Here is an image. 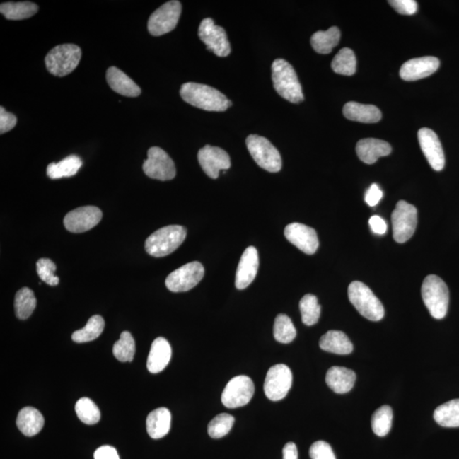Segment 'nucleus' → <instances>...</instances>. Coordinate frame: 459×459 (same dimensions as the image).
<instances>
[{
    "label": "nucleus",
    "instance_id": "obj_1",
    "mask_svg": "<svg viewBox=\"0 0 459 459\" xmlns=\"http://www.w3.org/2000/svg\"><path fill=\"white\" fill-rule=\"evenodd\" d=\"M180 94L185 102L193 107L209 112H224L231 106V100L213 87L197 83H186Z\"/></svg>",
    "mask_w": 459,
    "mask_h": 459
},
{
    "label": "nucleus",
    "instance_id": "obj_2",
    "mask_svg": "<svg viewBox=\"0 0 459 459\" xmlns=\"http://www.w3.org/2000/svg\"><path fill=\"white\" fill-rule=\"evenodd\" d=\"M274 88L281 98L292 103L304 100L302 87L296 70L284 59H277L272 66Z\"/></svg>",
    "mask_w": 459,
    "mask_h": 459
},
{
    "label": "nucleus",
    "instance_id": "obj_3",
    "mask_svg": "<svg viewBox=\"0 0 459 459\" xmlns=\"http://www.w3.org/2000/svg\"><path fill=\"white\" fill-rule=\"evenodd\" d=\"M187 234V229L184 226L174 225L163 227L146 240V251L157 258L170 255L183 243Z\"/></svg>",
    "mask_w": 459,
    "mask_h": 459
},
{
    "label": "nucleus",
    "instance_id": "obj_4",
    "mask_svg": "<svg viewBox=\"0 0 459 459\" xmlns=\"http://www.w3.org/2000/svg\"><path fill=\"white\" fill-rule=\"evenodd\" d=\"M349 300L362 317L370 321H380L385 308L371 289L361 281H353L348 288Z\"/></svg>",
    "mask_w": 459,
    "mask_h": 459
},
{
    "label": "nucleus",
    "instance_id": "obj_5",
    "mask_svg": "<svg viewBox=\"0 0 459 459\" xmlns=\"http://www.w3.org/2000/svg\"><path fill=\"white\" fill-rule=\"evenodd\" d=\"M421 293L424 305L432 317L443 319L449 305V290L445 281L438 276L429 275L425 277Z\"/></svg>",
    "mask_w": 459,
    "mask_h": 459
},
{
    "label": "nucleus",
    "instance_id": "obj_6",
    "mask_svg": "<svg viewBox=\"0 0 459 459\" xmlns=\"http://www.w3.org/2000/svg\"><path fill=\"white\" fill-rule=\"evenodd\" d=\"M82 57L78 45L66 44L56 46L45 57V65L50 74L64 77L74 71Z\"/></svg>",
    "mask_w": 459,
    "mask_h": 459
},
{
    "label": "nucleus",
    "instance_id": "obj_7",
    "mask_svg": "<svg viewBox=\"0 0 459 459\" xmlns=\"http://www.w3.org/2000/svg\"><path fill=\"white\" fill-rule=\"evenodd\" d=\"M246 144L252 158L260 168L271 173L281 170V158L279 151L267 139L251 134L247 138Z\"/></svg>",
    "mask_w": 459,
    "mask_h": 459
},
{
    "label": "nucleus",
    "instance_id": "obj_8",
    "mask_svg": "<svg viewBox=\"0 0 459 459\" xmlns=\"http://www.w3.org/2000/svg\"><path fill=\"white\" fill-rule=\"evenodd\" d=\"M393 238L395 242L404 243L414 235L418 223V211L414 205L399 201L391 216Z\"/></svg>",
    "mask_w": 459,
    "mask_h": 459
},
{
    "label": "nucleus",
    "instance_id": "obj_9",
    "mask_svg": "<svg viewBox=\"0 0 459 459\" xmlns=\"http://www.w3.org/2000/svg\"><path fill=\"white\" fill-rule=\"evenodd\" d=\"M204 276V267L197 261L175 269L167 277L165 285L174 293L187 292L195 288Z\"/></svg>",
    "mask_w": 459,
    "mask_h": 459
},
{
    "label": "nucleus",
    "instance_id": "obj_10",
    "mask_svg": "<svg viewBox=\"0 0 459 459\" xmlns=\"http://www.w3.org/2000/svg\"><path fill=\"white\" fill-rule=\"evenodd\" d=\"M181 8L180 1L172 0L155 11L147 24L151 35L158 37L174 30L179 22Z\"/></svg>",
    "mask_w": 459,
    "mask_h": 459
},
{
    "label": "nucleus",
    "instance_id": "obj_11",
    "mask_svg": "<svg viewBox=\"0 0 459 459\" xmlns=\"http://www.w3.org/2000/svg\"><path fill=\"white\" fill-rule=\"evenodd\" d=\"M293 374L288 366L277 364L268 370L265 377L264 390L269 400L281 401L291 389Z\"/></svg>",
    "mask_w": 459,
    "mask_h": 459
},
{
    "label": "nucleus",
    "instance_id": "obj_12",
    "mask_svg": "<svg viewBox=\"0 0 459 459\" xmlns=\"http://www.w3.org/2000/svg\"><path fill=\"white\" fill-rule=\"evenodd\" d=\"M255 394V385L250 377L239 376L231 378L221 395L223 405L228 408L246 406Z\"/></svg>",
    "mask_w": 459,
    "mask_h": 459
},
{
    "label": "nucleus",
    "instance_id": "obj_13",
    "mask_svg": "<svg viewBox=\"0 0 459 459\" xmlns=\"http://www.w3.org/2000/svg\"><path fill=\"white\" fill-rule=\"evenodd\" d=\"M149 158L143 163V171L151 179L165 181L175 178L176 170L174 161L165 151L158 146L151 147Z\"/></svg>",
    "mask_w": 459,
    "mask_h": 459
},
{
    "label": "nucleus",
    "instance_id": "obj_14",
    "mask_svg": "<svg viewBox=\"0 0 459 459\" xmlns=\"http://www.w3.org/2000/svg\"><path fill=\"white\" fill-rule=\"evenodd\" d=\"M200 40L207 46L209 52H213L219 57H228L231 46L225 29L216 26L213 19L202 21L199 29Z\"/></svg>",
    "mask_w": 459,
    "mask_h": 459
},
{
    "label": "nucleus",
    "instance_id": "obj_15",
    "mask_svg": "<svg viewBox=\"0 0 459 459\" xmlns=\"http://www.w3.org/2000/svg\"><path fill=\"white\" fill-rule=\"evenodd\" d=\"M102 219V210L95 206H86L67 214L64 218V226L71 233H81L94 228Z\"/></svg>",
    "mask_w": 459,
    "mask_h": 459
},
{
    "label": "nucleus",
    "instance_id": "obj_16",
    "mask_svg": "<svg viewBox=\"0 0 459 459\" xmlns=\"http://www.w3.org/2000/svg\"><path fill=\"white\" fill-rule=\"evenodd\" d=\"M197 158L205 174L212 179L218 178L220 170H229L231 167L228 153L220 147L205 146L199 150Z\"/></svg>",
    "mask_w": 459,
    "mask_h": 459
},
{
    "label": "nucleus",
    "instance_id": "obj_17",
    "mask_svg": "<svg viewBox=\"0 0 459 459\" xmlns=\"http://www.w3.org/2000/svg\"><path fill=\"white\" fill-rule=\"evenodd\" d=\"M285 238L306 255H314L319 247L317 231L301 223H292L284 230Z\"/></svg>",
    "mask_w": 459,
    "mask_h": 459
},
{
    "label": "nucleus",
    "instance_id": "obj_18",
    "mask_svg": "<svg viewBox=\"0 0 459 459\" xmlns=\"http://www.w3.org/2000/svg\"><path fill=\"white\" fill-rule=\"evenodd\" d=\"M418 138L421 150L423 151L429 165L436 171L443 170L445 155L437 134L431 129L423 128L419 130Z\"/></svg>",
    "mask_w": 459,
    "mask_h": 459
},
{
    "label": "nucleus",
    "instance_id": "obj_19",
    "mask_svg": "<svg viewBox=\"0 0 459 459\" xmlns=\"http://www.w3.org/2000/svg\"><path fill=\"white\" fill-rule=\"evenodd\" d=\"M439 66L440 61L436 57L414 58L404 63L400 70V76L405 81H416L435 74Z\"/></svg>",
    "mask_w": 459,
    "mask_h": 459
},
{
    "label": "nucleus",
    "instance_id": "obj_20",
    "mask_svg": "<svg viewBox=\"0 0 459 459\" xmlns=\"http://www.w3.org/2000/svg\"><path fill=\"white\" fill-rule=\"evenodd\" d=\"M258 268V251L252 246L247 248L239 261L237 273H236V288L239 290L248 288L255 280Z\"/></svg>",
    "mask_w": 459,
    "mask_h": 459
},
{
    "label": "nucleus",
    "instance_id": "obj_21",
    "mask_svg": "<svg viewBox=\"0 0 459 459\" xmlns=\"http://www.w3.org/2000/svg\"><path fill=\"white\" fill-rule=\"evenodd\" d=\"M356 153L362 162L373 164L381 157L388 156L393 151V147L388 142L378 139H362L356 145Z\"/></svg>",
    "mask_w": 459,
    "mask_h": 459
},
{
    "label": "nucleus",
    "instance_id": "obj_22",
    "mask_svg": "<svg viewBox=\"0 0 459 459\" xmlns=\"http://www.w3.org/2000/svg\"><path fill=\"white\" fill-rule=\"evenodd\" d=\"M172 349L170 343L163 337L156 339L151 344L149 358H147V369L151 373L162 372L170 364Z\"/></svg>",
    "mask_w": 459,
    "mask_h": 459
},
{
    "label": "nucleus",
    "instance_id": "obj_23",
    "mask_svg": "<svg viewBox=\"0 0 459 459\" xmlns=\"http://www.w3.org/2000/svg\"><path fill=\"white\" fill-rule=\"evenodd\" d=\"M107 81L112 90L117 94L127 98H137L141 94V88L116 66L109 67L107 71Z\"/></svg>",
    "mask_w": 459,
    "mask_h": 459
},
{
    "label": "nucleus",
    "instance_id": "obj_24",
    "mask_svg": "<svg viewBox=\"0 0 459 459\" xmlns=\"http://www.w3.org/2000/svg\"><path fill=\"white\" fill-rule=\"evenodd\" d=\"M356 380L355 372L344 366H332L326 376L327 385L337 394H345L351 391Z\"/></svg>",
    "mask_w": 459,
    "mask_h": 459
},
{
    "label": "nucleus",
    "instance_id": "obj_25",
    "mask_svg": "<svg viewBox=\"0 0 459 459\" xmlns=\"http://www.w3.org/2000/svg\"><path fill=\"white\" fill-rule=\"evenodd\" d=\"M343 113L347 120L364 124L378 123L382 117L380 109L373 105H365L355 102L345 104Z\"/></svg>",
    "mask_w": 459,
    "mask_h": 459
},
{
    "label": "nucleus",
    "instance_id": "obj_26",
    "mask_svg": "<svg viewBox=\"0 0 459 459\" xmlns=\"http://www.w3.org/2000/svg\"><path fill=\"white\" fill-rule=\"evenodd\" d=\"M45 419L41 412L35 407H27L19 412L16 425L20 431L26 436H35L43 429Z\"/></svg>",
    "mask_w": 459,
    "mask_h": 459
},
{
    "label": "nucleus",
    "instance_id": "obj_27",
    "mask_svg": "<svg viewBox=\"0 0 459 459\" xmlns=\"http://www.w3.org/2000/svg\"><path fill=\"white\" fill-rule=\"evenodd\" d=\"M171 414L166 407H159L150 412L146 419V429L153 439L158 440L170 432Z\"/></svg>",
    "mask_w": 459,
    "mask_h": 459
},
{
    "label": "nucleus",
    "instance_id": "obj_28",
    "mask_svg": "<svg viewBox=\"0 0 459 459\" xmlns=\"http://www.w3.org/2000/svg\"><path fill=\"white\" fill-rule=\"evenodd\" d=\"M320 348L323 351L337 354V355H348L353 351V344L344 332L330 330L322 336L319 342Z\"/></svg>",
    "mask_w": 459,
    "mask_h": 459
},
{
    "label": "nucleus",
    "instance_id": "obj_29",
    "mask_svg": "<svg viewBox=\"0 0 459 459\" xmlns=\"http://www.w3.org/2000/svg\"><path fill=\"white\" fill-rule=\"evenodd\" d=\"M82 164V160L78 156L70 155L61 162L49 164L46 172L50 179H62L77 174Z\"/></svg>",
    "mask_w": 459,
    "mask_h": 459
},
{
    "label": "nucleus",
    "instance_id": "obj_30",
    "mask_svg": "<svg viewBox=\"0 0 459 459\" xmlns=\"http://www.w3.org/2000/svg\"><path fill=\"white\" fill-rule=\"evenodd\" d=\"M39 7L35 3L25 2H6L0 6V12L8 20H23L30 18L35 16Z\"/></svg>",
    "mask_w": 459,
    "mask_h": 459
},
{
    "label": "nucleus",
    "instance_id": "obj_31",
    "mask_svg": "<svg viewBox=\"0 0 459 459\" xmlns=\"http://www.w3.org/2000/svg\"><path fill=\"white\" fill-rule=\"evenodd\" d=\"M340 40V31L337 27H332L327 31L315 33L310 39L313 48L319 54H330Z\"/></svg>",
    "mask_w": 459,
    "mask_h": 459
},
{
    "label": "nucleus",
    "instance_id": "obj_32",
    "mask_svg": "<svg viewBox=\"0 0 459 459\" xmlns=\"http://www.w3.org/2000/svg\"><path fill=\"white\" fill-rule=\"evenodd\" d=\"M434 419L442 427H459V399L452 400L438 407L434 412Z\"/></svg>",
    "mask_w": 459,
    "mask_h": 459
},
{
    "label": "nucleus",
    "instance_id": "obj_33",
    "mask_svg": "<svg viewBox=\"0 0 459 459\" xmlns=\"http://www.w3.org/2000/svg\"><path fill=\"white\" fill-rule=\"evenodd\" d=\"M105 327L104 319L99 315H93L82 330L75 331L71 339L76 343L91 342L103 334Z\"/></svg>",
    "mask_w": 459,
    "mask_h": 459
},
{
    "label": "nucleus",
    "instance_id": "obj_34",
    "mask_svg": "<svg viewBox=\"0 0 459 459\" xmlns=\"http://www.w3.org/2000/svg\"><path fill=\"white\" fill-rule=\"evenodd\" d=\"M37 306V300L33 290L23 288L15 297L16 315L21 320H26L33 314Z\"/></svg>",
    "mask_w": 459,
    "mask_h": 459
},
{
    "label": "nucleus",
    "instance_id": "obj_35",
    "mask_svg": "<svg viewBox=\"0 0 459 459\" xmlns=\"http://www.w3.org/2000/svg\"><path fill=\"white\" fill-rule=\"evenodd\" d=\"M332 69L335 73L352 76L356 71V58L353 50L349 48H344L339 50L332 62Z\"/></svg>",
    "mask_w": 459,
    "mask_h": 459
},
{
    "label": "nucleus",
    "instance_id": "obj_36",
    "mask_svg": "<svg viewBox=\"0 0 459 459\" xmlns=\"http://www.w3.org/2000/svg\"><path fill=\"white\" fill-rule=\"evenodd\" d=\"M274 338L281 344L291 343L296 339V327L287 315L279 314L275 319L273 328Z\"/></svg>",
    "mask_w": 459,
    "mask_h": 459
},
{
    "label": "nucleus",
    "instance_id": "obj_37",
    "mask_svg": "<svg viewBox=\"0 0 459 459\" xmlns=\"http://www.w3.org/2000/svg\"><path fill=\"white\" fill-rule=\"evenodd\" d=\"M300 310L303 323L307 326L318 323L321 315V306L318 304V298L313 294H306L301 298Z\"/></svg>",
    "mask_w": 459,
    "mask_h": 459
},
{
    "label": "nucleus",
    "instance_id": "obj_38",
    "mask_svg": "<svg viewBox=\"0 0 459 459\" xmlns=\"http://www.w3.org/2000/svg\"><path fill=\"white\" fill-rule=\"evenodd\" d=\"M393 411L390 406H382L372 417V429L378 436L388 435L393 426Z\"/></svg>",
    "mask_w": 459,
    "mask_h": 459
},
{
    "label": "nucleus",
    "instance_id": "obj_39",
    "mask_svg": "<svg viewBox=\"0 0 459 459\" xmlns=\"http://www.w3.org/2000/svg\"><path fill=\"white\" fill-rule=\"evenodd\" d=\"M75 411L78 418L84 424L93 425L98 424L100 419L99 407L90 398L79 399L76 403Z\"/></svg>",
    "mask_w": 459,
    "mask_h": 459
},
{
    "label": "nucleus",
    "instance_id": "obj_40",
    "mask_svg": "<svg viewBox=\"0 0 459 459\" xmlns=\"http://www.w3.org/2000/svg\"><path fill=\"white\" fill-rule=\"evenodd\" d=\"M113 355L122 362L132 361L136 353V343L132 334L128 331L122 332L120 339L113 347Z\"/></svg>",
    "mask_w": 459,
    "mask_h": 459
},
{
    "label": "nucleus",
    "instance_id": "obj_41",
    "mask_svg": "<svg viewBox=\"0 0 459 459\" xmlns=\"http://www.w3.org/2000/svg\"><path fill=\"white\" fill-rule=\"evenodd\" d=\"M235 422L233 416L221 414L214 417L208 425V433L214 439H220L231 431Z\"/></svg>",
    "mask_w": 459,
    "mask_h": 459
},
{
    "label": "nucleus",
    "instance_id": "obj_42",
    "mask_svg": "<svg viewBox=\"0 0 459 459\" xmlns=\"http://www.w3.org/2000/svg\"><path fill=\"white\" fill-rule=\"evenodd\" d=\"M57 271V265L50 259L42 258L37 260V272L40 279L50 286H57L59 284V277L54 275Z\"/></svg>",
    "mask_w": 459,
    "mask_h": 459
},
{
    "label": "nucleus",
    "instance_id": "obj_43",
    "mask_svg": "<svg viewBox=\"0 0 459 459\" xmlns=\"http://www.w3.org/2000/svg\"><path fill=\"white\" fill-rule=\"evenodd\" d=\"M309 453L311 459H336L331 446L323 441L314 442L310 446Z\"/></svg>",
    "mask_w": 459,
    "mask_h": 459
},
{
    "label": "nucleus",
    "instance_id": "obj_44",
    "mask_svg": "<svg viewBox=\"0 0 459 459\" xmlns=\"http://www.w3.org/2000/svg\"><path fill=\"white\" fill-rule=\"evenodd\" d=\"M389 3L401 15L412 16L418 11V4L414 0H390Z\"/></svg>",
    "mask_w": 459,
    "mask_h": 459
},
{
    "label": "nucleus",
    "instance_id": "obj_45",
    "mask_svg": "<svg viewBox=\"0 0 459 459\" xmlns=\"http://www.w3.org/2000/svg\"><path fill=\"white\" fill-rule=\"evenodd\" d=\"M18 123V119L12 113L7 112L3 107L0 108V134L10 132Z\"/></svg>",
    "mask_w": 459,
    "mask_h": 459
},
{
    "label": "nucleus",
    "instance_id": "obj_46",
    "mask_svg": "<svg viewBox=\"0 0 459 459\" xmlns=\"http://www.w3.org/2000/svg\"><path fill=\"white\" fill-rule=\"evenodd\" d=\"M383 197V192L377 184H373L366 192L365 201L370 207H374L378 204Z\"/></svg>",
    "mask_w": 459,
    "mask_h": 459
},
{
    "label": "nucleus",
    "instance_id": "obj_47",
    "mask_svg": "<svg viewBox=\"0 0 459 459\" xmlns=\"http://www.w3.org/2000/svg\"><path fill=\"white\" fill-rule=\"evenodd\" d=\"M95 459H120L117 450L111 446H103L95 451Z\"/></svg>",
    "mask_w": 459,
    "mask_h": 459
},
{
    "label": "nucleus",
    "instance_id": "obj_48",
    "mask_svg": "<svg viewBox=\"0 0 459 459\" xmlns=\"http://www.w3.org/2000/svg\"><path fill=\"white\" fill-rule=\"evenodd\" d=\"M369 225L371 227L373 233L378 235L385 234L387 229H388V226H387L384 219L378 216H373L370 218Z\"/></svg>",
    "mask_w": 459,
    "mask_h": 459
},
{
    "label": "nucleus",
    "instance_id": "obj_49",
    "mask_svg": "<svg viewBox=\"0 0 459 459\" xmlns=\"http://www.w3.org/2000/svg\"><path fill=\"white\" fill-rule=\"evenodd\" d=\"M284 459H298V449L294 442H288L283 449Z\"/></svg>",
    "mask_w": 459,
    "mask_h": 459
}]
</instances>
